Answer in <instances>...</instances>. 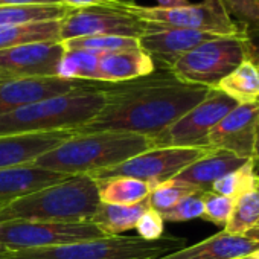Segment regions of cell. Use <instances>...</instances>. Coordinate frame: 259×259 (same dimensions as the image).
<instances>
[{"mask_svg":"<svg viewBox=\"0 0 259 259\" xmlns=\"http://www.w3.org/2000/svg\"><path fill=\"white\" fill-rule=\"evenodd\" d=\"M209 92L207 87L180 81L168 70L128 82L105 84L104 108L75 133H125L154 139Z\"/></svg>","mask_w":259,"mask_h":259,"instance_id":"1","label":"cell"},{"mask_svg":"<svg viewBox=\"0 0 259 259\" xmlns=\"http://www.w3.org/2000/svg\"><path fill=\"white\" fill-rule=\"evenodd\" d=\"M105 102V84L93 82L2 114L0 136L76 132L101 113Z\"/></svg>","mask_w":259,"mask_h":259,"instance_id":"2","label":"cell"},{"mask_svg":"<svg viewBox=\"0 0 259 259\" xmlns=\"http://www.w3.org/2000/svg\"><path fill=\"white\" fill-rule=\"evenodd\" d=\"M99 203L98 183L92 176H69L0 206V223H90Z\"/></svg>","mask_w":259,"mask_h":259,"instance_id":"3","label":"cell"},{"mask_svg":"<svg viewBox=\"0 0 259 259\" xmlns=\"http://www.w3.org/2000/svg\"><path fill=\"white\" fill-rule=\"evenodd\" d=\"M154 148L147 136L125 133H75L32 165L63 176H93Z\"/></svg>","mask_w":259,"mask_h":259,"instance_id":"4","label":"cell"},{"mask_svg":"<svg viewBox=\"0 0 259 259\" xmlns=\"http://www.w3.org/2000/svg\"><path fill=\"white\" fill-rule=\"evenodd\" d=\"M182 238L145 241L139 236H104L66 245L11 250L13 259H157L185 244Z\"/></svg>","mask_w":259,"mask_h":259,"instance_id":"5","label":"cell"},{"mask_svg":"<svg viewBox=\"0 0 259 259\" xmlns=\"http://www.w3.org/2000/svg\"><path fill=\"white\" fill-rule=\"evenodd\" d=\"M248 58V38L217 37L182 55L169 72L183 82L215 89Z\"/></svg>","mask_w":259,"mask_h":259,"instance_id":"6","label":"cell"},{"mask_svg":"<svg viewBox=\"0 0 259 259\" xmlns=\"http://www.w3.org/2000/svg\"><path fill=\"white\" fill-rule=\"evenodd\" d=\"M126 13L145 23L157 26L209 32L220 37L248 38V35L229 17L220 0H203L198 4L180 7H142L135 2Z\"/></svg>","mask_w":259,"mask_h":259,"instance_id":"7","label":"cell"},{"mask_svg":"<svg viewBox=\"0 0 259 259\" xmlns=\"http://www.w3.org/2000/svg\"><path fill=\"white\" fill-rule=\"evenodd\" d=\"M212 148L200 147H165L153 148L128 159L113 168L99 171L92 177L95 180L108 177H133L150 183L153 188L172 180L185 168L210 153Z\"/></svg>","mask_w":259,"mask_h":259,"instance_id":"8","label":"cell"},{"mask_svg":"<svg viewBox=\"0 0 259 259\" xmlns=\"http://www.w3.org/2000/svg\"><path fill=\"white\" fill-rule=\"evenodd\" d=\"M107 236L93 223H0V247L8 250L48 248Z\"/></svg>","mask_w":259,"mask_h":259,"instance_id":"9","label":"cell"},{"mask_svg":"<svg viewBox=\"0 0 259 259\" xmlns=\"http://www.w3.org/2000/svg\"><path fill=\"white\" fill-rule=\"evenodd\" d=\"M238 102L218 89H210L209 95L183 114L177 122L154 138V148L165 147H207V136L212 128L232 110Z\"/></svg>","mask_w":259,"mask_h":259,"instance_id":"10","label":"cell"},{"mask_svg":"<svg viewBox=\"0 0 259 259\" xmlns=\"http://www.w3.org/2000/svg\"><path fill=\"white\" fill-rule=\"evenodd\" d=\"M148 31V23L126 11L107 8L70 10L61 20V41L84 37H132L141 38Z\"/></svg>","mask_w":259,"mask_h":259,"instance_id":"11","label":"cell"},{"mask_svg":"<svg viewBox=\"0 0 259 259\" xmlns=\"http://www.w3.org/2000/svg\"><path fill=\"white\" fill-rule=\"evenodd\" d=\"M259 132V101L232 108L207 136V147L253 160Z\"/></svg>","mask_w":259,"mask_h":259,"instance_id":"12","label":"cell"},{"mask_svg":"<svg viewBox=\"0 0 259 259\" xmlns=\"http://www.w3.org/2000/svg\"><path fill=\"white\" fill-rule=\"evenodd\" d=\"M66 49L61 41L32 43L0 51V79L58 76Z\"/></svg>","mask_w":259,"mask_h":259,"instance_id":"13","label":"cell"},{"mask_svg":"<svg viewBox=\"0 0 259 259\" xmlns=\"http://www.w3.org/2000/svg\"><path fill=\"white\" fill-rule=\"evenodd\" d=\"M217 37L220 35L191 29L165 28L148 23V31L139 38V45L141 49L153 60L156 70L160 66L162 70L169 72L171 66L182 55L192 51L198 45Z\"/></svg>","mask_w":259,"mask_h":259,"instance_id":"14","label":"cell"},{"mask_svg":"<svg viewBox=\"0 0 259 259\" xmlns=\"http://www.w3.org/2000/svg\"><path fill=\"white\" fill-rule=\"evenodd\" d=\"M93 82L66 79L60 76L48 78H23L0 79V116L14 111L32 102H38L52 96L64 95Z\"/></svg>","mask_w":259,"mask_h":259,"instance_id":"15","label":"cell"},{"mask_svg":"<svg viewBox=\"0 0 259 259\" xmlns=\"http://www.w3.org/2000/svg\"><path fill=\"white\" fill-rule=\"evenodd\" d=\"M75 132L0 136V169L32 165L40 156L57 148Z\"/></svg>","mask_w":259,"mask_h":259,"instance_id":"16","label":"cell"},{"mask_svg":"<svg viewBox=\"0 0 259 259\" xmlns=\"http://www.w3.org/2000/svg\"><path fill=\"white\" fill-rule=\"evenodd\" d=\"M156 72V66L150 55L142 49H130L119 52H98V67L95 82L120 84L150 76Z\"/></svg>","mask_w":259,"mask_h":259,"instance_id":"17","label":"cell"},{"mask_svg":"<svg viewBox=\"0 0 259 259\" xmlns=\"http://www.w3.org/2000/svg\"><path fill=\"white\" fill-rule=\"evenodd\" d=\"M257 248L259 242L223 230L194 245L174 250L157 259H244Z\"/></svg>","mask_w":259,"mask_h":259,"instance_id":"18","label":"cell"},{"mask_svg":"<svg viewBox=\"0 0 259 259\" xmlns=\"http://www.w3.org/2000/svg\"><path fill=\"white\" fill-rule=\"evenodd\" d=\"M245 162H248V159L238 157L223 150H212L210 153H207L206 156L185 168L172 180L192 186L201 192H206L210 191L212 185L217 180L227 176L233 169L242 166Z\"/></svg>","mask_w":259,"mask_h":259,"instance_id":"19","label":"cell"},{"mask_svg":"<svg viewBox=\"0 0 259 259\" xmlns=\"http://www.w3.org/2000/svg\"><path fill=\"white\" fill-rule=\"evenodd\" d=\"M69 176L41 169L35 165L0 169V206L41 188L60 183Z\"/></svg>","mask_w":259,"mask_h":259,"instance_id":"20","label":"cell"},{"mask_svg":"<svg viewBox=\"0 0 259 259\" xmlns=\"http://www.w3.org/2000/svg\"><path fill=\"white\" fill-rule=\"evenodd\" d=\"M150 209L145 198L136 204H107L99 203L98 210L90 223L98 226L107 236H119L120 233L136 227L139 218Z\"/></svg>","mask_w":259,"mask_h":259,"instance_id":"21","label":"cell"},{"mask_svg":"<svg viewBox=\"0 0 259 259\" xmlns=\"http://www.w3.org/2000/svg\"><path fill=\"white\" fill-rule=\"evenodd\" d=\"M61 20L0 26V51L32 43L61 41Z\"/></svg>","mask_w":259,"mask_h":259,"instance_id":"22","label":"cell"},{"mask_svg":"<svg viewBox=\"0 0 259 259\" xmlns=\"http://www.w3.org/2000/svg\"><path fill=\"white\" fill-rule=\"evenodd\" d=\"M98 194L101 203L107 204H136L150 197L153 186L133 177L99 179Z\"/></svg>","mask_w":259,"mask_h":259,"instance_id":"23","label":"cell"},{"mask_svg":"<svg viewBox=\"0 0 259 259\" xmlns=\"http://www.w3.org/2000/svg\"><path fill=\"white\" fill-rule=\"evenodd\" d=\"M215 89L233 98L238 104L256 102L259 101V67L247 58Z\"/></svg>","mask_w":259,"mask_h":259,"instance_id":"24","label":"cell"},{"mask_svg":"<svg viewBox=\"0 0 259 259\" xmlns=\"http://www.w3.org/2000/svg\"><path fill=\"white\" fill-rule=\"evenodd\" d=\"M70 8L51 4V5H10L0 7V26L25 25L35 22H58L69 14Z\"/></svg>","mask_w":259,"mask_h":259,"instance_id":"25","label":"cell"},{"mask_svg":"<svg viewBox=\"0 0 259 259\" xmlns=\"http://www.w3.org/2000/svg\"><path fill=\"white\" fill-rule=\"evenodd\" d=\"M259 223V189L242 194L235 200L233 212L224 226V232L244 236Z\"/></svg>","mask_w":259,"mask_h":259,"instance_id":"26","label":"cell"},{"mask_svg":"<svg viewBox=\"0 0 259 259\" xmlns=\"http://www.w3.org/2000/svg\"><path fill=\"white\" fill-rule=\"evenodd\" d=\"M96 67L98 52L82 49H66L58 67V76L66 79L95 82Z\"/></svg>","mask_w":259,"mask_h":259,"instance_id":"27","label":"cell"},{"mask_svg":"<svg viewBox=\"0 0 259 259\" xmlns=\"http://www.w3.org/2000/svg\"><path fill=\"white\" fill-rule=\"evenodd\" d=\"M254 168L256 166H254L253 160L245 162L242 166L233 169L227 176L217 180L212 185L210 191L218 195H224V197H230V198L236 200L242 194L257 189L259 176L256 174Z\"/></svg>","mask_w":259,"mask_h":259,"instance_id":"28","label":"cell"},{"mask_svg":"<svg viewBox=\"0 0 259 259\" xmlns=\"http://www.w3.org/2000/svg\"><path fill=\"white\" fill-rule=\"evenodd\" d=\"M64 49H82L90 52H119L130 49H141L139 38L132 37H114V35H102V37H84L73 38L67 41H61Z\"/></svg>","mask_w":259,"mask_h":259,"instance_id":"29","label":"cell"},{"mask_svg":"<svg viewBox=\"0 0 259 259\" xmlns=\"http://www.w3.org/2000/svg\"><path fill=\"white\" fill-rule=\"evenodd\" d=\"M229 17L248 35L259 37V0H220Z\"/></svg>","mask_w":259,"mask_h":259,"instance_id":"30","label":"cell"},{"mask_svg":"<svg viewBox=\"0 0 259 259\" xmlns=\"http://www.w3.org/2000/svg\"><path fill=\"white\" fill-rule=\"evenodd\" d=\"M195 192H201L192 186H188L185 183H179L176 180H168L163 182L157 186L153 188L148 201H150V207L157 210L160 215L171 210L180 200H183L185 197L195 194Z\"/></svg>","mask_w":259,"mask_h":259,"instance_id":"31","label":"cell"},{"mask_svg":"<svg viewBox=\"0 0 259 259\" xmlns=\"http://www.w3.org/2000/svg\"><path fill=\"white\" fill-rule=\"evenodd\" d=\"M203 220L217 224V226H226L235 206V200L230 197L218 195L212 191L203 192Z\"/></svg>","mask_w":259,"mask_h":259,"instance_id":"32","label":"cell"},{"mask_svg":"<svg viewBox=\"0 0 259 259\" xmlns=\"http://www.w3.org/2000/svg\"><path fill=\"white\" fill-rule=\"evenodd\" d=\"M204 204H203V192H195L183 200H180L171 210L162 213L165 221L169 223H183L203 217Z\"/></svg>","mask_w":259,"mask_h":259,"instance_id":"33","label":"cell"},{"mask_svg":"<svg viewBox=\"0 0 259 259\" xmlns=\"http://www.w3.org/2000/svg\"><path fill=\"white\" fill-rule=\"evenodd\" d=\"M135 229L138 230V236L139 238H142L145 241H159V239L163 238L165 220H163V217L157 210L150 207L139 218V221H138Z\"/></svg>","mask_w":259,"mask_h":259,"instance_id":"34","label":"cell"},{"mask_svg":"<svg viewBox=\"0 0 259 259\" xmlns=\"http://www.w3.org/2000/svg\"><path fill=\"white\" fill-rule=\"evenodd\" d=\"M55 2L70 10L107 8V10H116V11H128V8L135 4L133 0H55Z\"/></svg>","mask_w":259,"mask_h":259,"instance_id":"35","label":"cell"},{"mask_svg":"<svg viewBox=\"0 0 259 259\" xmlns=\"http://www.w3.org/2000/svg\"><path fill=\"white\" fill-rule=\"evenodd\" d=\"M57 4L55 0H0V7L10 5H51Z\"/></svg>","mask_w":259,"mask_h":259,"instance_id":"36","label":"cell"},{"mask_svg":"<svg viewBox=\"0 0 259 259\" xmlns=\"http://www.w3.org/2000/svg\"><path fill=\"white\" fill-rule=\"evenodd\" d=\"M248 60L259 67V37L248 38Z\"/></svg>","mask_w":259,"mask_h":259,"instance_id":"37","label":"cell"},{"mask_svg":"<svg viewBox=\"0 0 259 259\" xmlns=\"http://www.w3.org/2000/svg\"><path fill=\"white\" fill-rule=\"evenodd\" d=\"M159 7H180L189 4L188 0H156Z\"/></svg>","mask_w":259,"mask_h":259,"instance_id":"38","label":"cell"},{"mask_svg":"<svg viewBox=\"0 0 259 259\" xmlns=\"http://www.w3.org/2000/svg\"><path fill=\"white\" fill-rule=\"evenodd\" d=\"M244 236H247V238H250V239H253V241L259 242V223H257L253 229H250Z\"/></svg>","mask_w":259,"mask_h":259,"instance_id":"39","label":"cell"},{"mask_svg":"<svg viewBox=\"0 0 259 259\" xmlns=\"http://www.w3.org/2000/svg\"><path fill=\"white\" fill-rule=\"evenodd\" d=\"M253 163H254V166H259V132H257V141H256V148H254Z\"/></svg>","mask_w":259,"mask_h":259,"instance_id":"40","label":"cell"},{"mask_svg":"<svg viewBox=\"0 0 259 259\" xmlns=\"http://www.w3.org/2000/svg\"><path fill=\"white\" fill-rule=\"evenodd\" d=\"M0 259H13L11 257V250H8L5 247H0Z\"/></svg>","mask_w":259,"mask_h":259,"instance_id":"41","label":"cell"},{"mask_svg":"<svg viewBox=\"0 0 259 259\" xmlns=\"http://www.w3.org/2000/svg\"><path fill=\"white\" fill-rule=\"evenodd\" d=\"M244 259H259V248H257V250H254L253 253H250L248 256H245Z\"/></svg>","mask_w":259,"mask_h":259,"instance_id":"42","label":"cell"},{"mask_svg":"<svg viewBox=\"0 0 259 259\" xmlns=\"http://www.w3.org/2000/svg\"><path fill=\"white\" fill-rule=\"evenodd\" d=\"M257 189H259V180H257Z\"/></svg>","mask_w":259,"mask_h":259,"instance_id":"43","label":"cell"}]
</instances>
